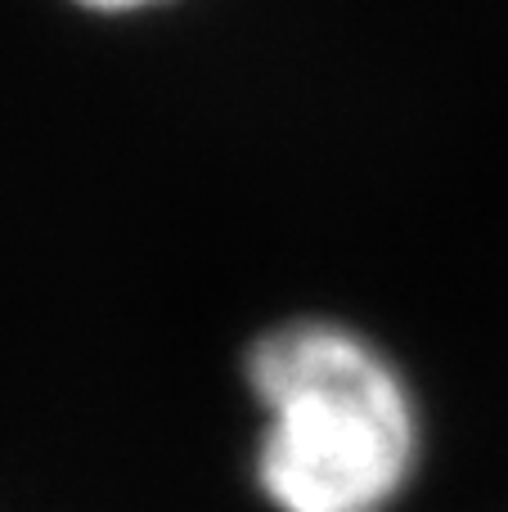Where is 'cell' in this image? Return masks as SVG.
Masks as SVG:
<instances>
[{
    "label": "cell",
    "mask_w": 508,
    "mask_h": 512,
    "mask_svg": "<svg viewBox=\"0 0 508 512\" xmlns=\"http://www.w3.org/2000/svg\"><path fill=\"white\" fill-rule=\"evenodd\" d=\"M81 9H95V14H135V9H153L162 0H72Z\"/></svg>",
    "instance_id": "cell-2"
},
{
    "label": "cell",
    "mask_w": 508,
    "mask_h": 512,
    "mask_svg": "<svg viewBox=\"0 0 508 512\" xmlns=\"http://www.w3.org/2000/svg\"><path fill=\"white\" fill-rule=\"evenodd\" d=\"M257 486L279 512H387L419 468V405L365 333L293 319L248 355Z\"/></svg>",
    "instance_id": "cell-1"
}]
</instances>
